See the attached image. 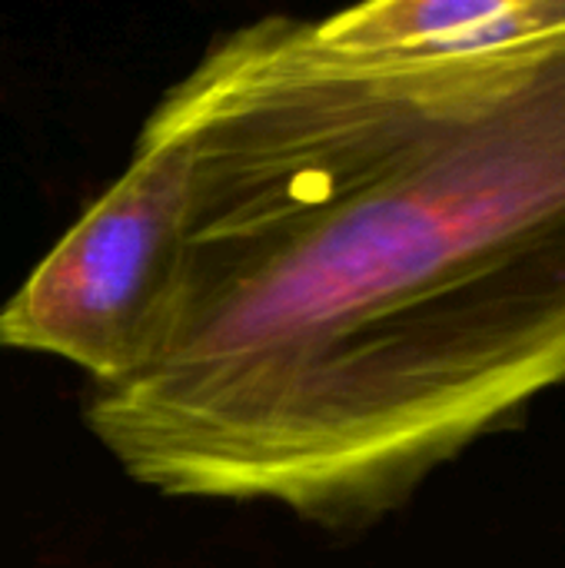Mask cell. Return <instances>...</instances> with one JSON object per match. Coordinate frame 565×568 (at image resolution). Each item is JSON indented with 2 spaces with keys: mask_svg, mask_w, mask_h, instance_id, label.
I'll use <instances>...</instances> for the list:
<instances>
[{
  "mask_svg": "<svg viewBox=\"0 0 565 568\" xmlns=\"http://www.w3.org/2000/svg\"><path fill=\"white\" fill-rule=\"evenodd\" d=\"M143 126L186 170L176 276L83 403L133 483L366 529L565 386V0L460 50L270 13Z\"/></svg>",
  "mask_w": 565,
  "mask_h": 568,
  "instance_id": "6da1fadb",
  "label": "cell"
},
{
  "mask_svg": "<svg viewBox=\"0 0 565 568\" xmlns=\"http://www.w3.org/2000/svg\"><path fill=\"white\" fill-rule=\"evenodd\" d=\"M539 0H376L316 20L320 33L363 50H460L526 27Z\"/></svg>",
  "mask_w": 565,
  "mask_h": 568,
  "instance_id": "3957f363",
  "label": "cell"
},
{
  "mask_svg": "<svg viewBox=\"0 0 565 568\" xmlns=\"http://www.w3.org/2000/svg\"><path fill=\"white\" fill-rule=\"evenodd\" d=\"M186 210L180 150L140 130L133 160L0 310V346L60 356L90 386L133 373L173 290Z\"/></svg>",
  "mask_w": 565,
  "mask_h": 568,
  "instance_id": "7a4b0ae2",
  "label": "cell"
}]
</instances>
